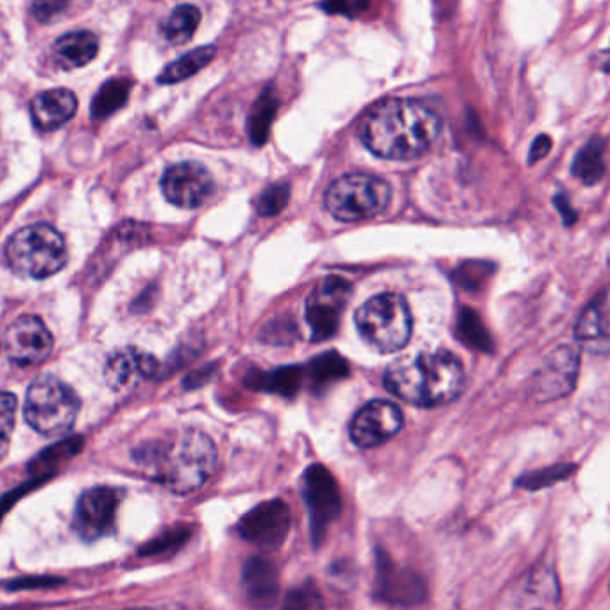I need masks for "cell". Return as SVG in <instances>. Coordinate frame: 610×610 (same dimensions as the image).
I'll return each mask as SVG.
<instances>
[{
  "label": "cell",
  "instance_id": "6da1fadb",
  "mask_svg": "<svg viewBox=\"0 0 610 610\" xmlns=\"http://www.w3.org/2000/svg\"><path fill=\"white\" fill-rule=\"evenodd\" d=\"M441 115L421 100L388 99L372 106L358 128L363 145L385 159H414L432 149Z\"/></svg>",
  "mask_w": 610,
  "mask_h": 610
},
{
  "label": "cell",
  "instance_id": "7a4b0ae2",
  "mask_svg": "<svg viewBox=\"0 0 610 610\" xmlns=\"http://www.w3.org/2000/svg\"><path fill=\"white\" fill-rule=\"evenodd\" d=\"M388 393L416 407H441L461 396L466 374L461 360L447 351L402 358L385 372Z\"/></svg>",
  "mask_w": 610,
  "mask_h": 610
},
{
  "label": "cell",
  "instance_id": "3957f363",
  "mask_svg": "<svg viewBox=\"0 0 610 610\" xmlns=\"http://www.w3.org/2000/svg\"><path fill=\"white\" fill-rule=\"evenodd\" d=\"M140 455V462L153 469L156 480L175 494L198 491L217 466L215 444L201 432H187L172 441L145 446Z\"/></svg>",
  "mask_w": 610,
  "mask_h": 610
},
{
  "label": "cell",
  "instance_id": "277c9868",
  "mask_svg": "<svg viewBox=\"0 0 610 610\" xmlns=\"http://www.w3.org/2000/svg\"><path fill=\"white\" fill-rule=\"evenodd\" d=\"M4 256L8 267L19 276L49 278L65 267L67 243L49 224H31L11 235Z\"/></svg>",
  "mask_w": 610,
  "mask_h": 610
},
{
  "label": "cell",
  "instance_id": "5b68a950",
  "mask_svg": "<svg viewBox=\"0 0 610 610\" xmlns=\"http://www.w3.org/2000/svg\"><path fill=\"white\" fill-rule=\"evenodd\" d=\"M358 333L371 348L396 352L412 337V313L399 294H380L369 299L355 313Z\"/></svg>",
  "mask_w": 610,
  "mask_h": 610
},
{
  "label": "cell",
  "instance_id": "8992f818",
  "mask_svg": "<svg viewBox=\"0 0 610 610\" xmlns=\"http://www.w3.org/2000/svg\"><path fill=\"white\" fill-rule=\"evenodd\" d=\"M80 397L55 374H41L31 383L25 396V421L45 436H60L74 427Z\"/></svg>",
  "mask_w": 610,
  "mask_h": 610
},
{
  "label": "cell",
  "instance_id": "52a82bcc",
  "mask_svg": "<svg viewBox=\"0 0 610 610\" xmlns=\"http://www.w3.org/2000/svg\"><path fill=\"white\" fill-rule=\"evenodd\" d=\"M391 187L380 176L351 172L335 179L324 194V206L340 223L376 217L391 203Z\"/></svg>",
  "mask_w": 610,
  "mask_h": 610
},
{
  "label": "cell",
  "instance_id": "ba28073f",
  "mask_svg": "<svg viewBox=\"0 0 610 610\" xmlns=\"http://www.w3.org/2000/svg\"><path fill=\"white\" fill-rule=\"evenodd\" d=\"M351 294V284L337 274L327 276L313 288L307 299V323L312 332V343L327 340L337 333Z\"/></svg>",
  "mask_w": 610,
  "mask_h": 610
},
{
  "label": "cell",
  "instance_id": "9c48e42d",
  "mask_svg": "<svg viewBox=\"0 0 610 610\" xmlns=\"http://www.w3.org/2000/svg\"><path fill=\"white\" fill-rule=\"evenodd\" d=\"M303 497L312 523L313 541L319 545L326 536L327 526L332 525L343 511L337 481L326 467L321 464L308 467L303 477Z\"/></svg>",
  "mask_w": 610,
  "mask_h": 610
},
{
  "label": "cell",
  "instance_id": "30bf717a",
  "mask_svg": "<svg viewBox=\"0 0 610 610\" xmlns=\"http://www.w3.org/2000/svg\"><path fill=\"white\" fill-rule=\"evenodd\" d=\"M52 333L35 315H22L4 332V355L19 368H33L44 362L52 351Z\"/></svg>",
  "mask_w": 610,
  "mask_h": 610
},
{
  "label": "cell",
  "instance_id": "8fae6325",
  "mask_svg": "<svg viewBox=\"0 0 610 610\" xmlns=\"http://www.w3.org/2000/svg\"><path fill=\"white\" fill-rule=\"evenodd\" d=\"M292 523L290 506L282 500H268L254 506L240 519L239 534L263 550H276L284 545Z\"/></svg>",
  "mask_w": 610,
  "mask_h": 610
},
{
  "label": "cell",
  "instance_id": "7c38bea8",
  "mask_svg": "<svg viewBox=\"0 0 610 610\" xmlns=\"http://www.w3.org/2000/svg\"><path fill=\"white\" fill-rule=\"evenodd\" d=\"M214 178L198 162H183L165 170L162 192L178 208L194 210L214 195Z\"/></svg>",
  "mask_w": 610,
  "mask_h": 610
},
{
  "label": "cell",
  "instance_id": "4fadbf2b",
  "mask_svg": "<svg viewBox=\"0 0 610 610\" xmlns=\"http://www.w3.org/2000/svg\"><path fill=\"white\" fill-rule=\"evenodd\" d=\"M403 427V414L399 408L391 402H376L363 405L355 417H352L349 435L358 447L382 446L391 441Z\"/></svg>",
  "mask_w": 610,
  "mask_h": 610
},
{
  "label": "cell",
  "instance_id": "5bb4252c",
  "mask_svg": "<svg viewBox=\"0 0 610 610\" xmlns=\"http://www.w3.org/2000/svg\"><path fill=\"white\" fill-rule=\"evenodd\" d=\"M122 494L113 487H94L80 498L75 506L74 526L85 539H99L113 530L115 516Z\"/></svg>",
  "mask_w": 610,
  "mask_h": 610
},
{
  "label": "cell",
  "instance_id": "9a60e30c",
  "mask_svg": "<svg viewBox=\"0 0 610 610\" xmlns=\"http://www.w3.org/2000/svg\"><path fill=\"white\" fill-rule=\"evenodd\" d=\"M503 610H559V584L553 570L534 567L506 595Z\"/></svg>",
  "mask_w": 610,
  "mask_h": 610
},
{
  "label": "cell",
  "instance_id": "2e32d148",
  "mask_svg": "<svg viewBox=\"0 0 610 610\" xmlns=\"http://www.w3.org/2000/svg\"><path fill=\"white\" fill-rule=\"evenodd\" d=\"M376 595L393 606L412 607L427 598V586L414 571L397 567L388 557L380 555Z\"/></svg>",
  "mask_w": 610,
  "mask_h": 610
},
{
  "label": "cell",
  "instance_id": "e0dca14e",
  "mask_svg": "<svg viewBox=\"0 0 610 610\" xmlns=\"http://www.w3.org/2000/svg\"><path fill=\"white\" fill-rule=\"evenodd\" d=\"M158 360L151 352L130 346L115 351L108 358L105 366V380L111 391L122 393L144 380H151L158 372Z\"/></svg>",
  "mask_w": 610,
  "mask_h": 610
},
{
  "label": "cell",
  "instance_id": "ac0fdd59",
  "mask_svg": "<svg viewBox=\"0 0 610 610\" xmlns=\"http://www.w3.org/2000/svg\"><path fill=\"white\" fill-rule=\"evenodd\" d=\"M578 374V355L576 349L561 348L551 355L545 368L537 372L534 382V396L539 402H553L567 396L575 387Z\"/></svg>",
  "mask_w": 610,
  "mask_h": 610
},
{
  "label": "cell",
  "instance_id": "d6986e66",
  "mask_svg": "<svg viewBox=\"0 0 610 610\" xmlns=\"http://www.w3.org/2000/svg\"><path fill=\"white\" fill-rule=\"evenodd\" d=\"M243 589L248 600L256 610H268L278 598L279 576L273 562L253 557L242 571Z\"/></svg>",
  "mask_w": 610,
  "mask_h": 610
},
{
  "label": "cell",
  "instance_id": "ffe728a7",
  "mask_svg": "<svg viewBox=\"0 0 610 610\" xmlns=\"http://www.w3.org/2000/svg\"><path fill=\"white\" fill-rule=\"evenodd\" d=\"M77 111V99L70 89H49L31 103L33 124L40 131H55L67 124Z\"/></svg>",
  "mask_w": 610,
  "mask_h": 610
},
{
  "label": "cell",
  "instance_id": "44dd1931",
  "mask_svg": "<svg viewBox=\"0 0 610 610\" xmlns=\"http://www.w3.org/2000/svg\"><path fill=\"white\" fill-rule=\"evenodd\" d=\"M99 52V38L89 31H75L61 36L52 45V55L61 69L75 70L88 65Z\"/></svg>",
  "mask_w": 610,
  "mask_h": 610
},
{
  "label": "cell",
  "instance_id": "7402d4cb",
  "mask_svg": "<svg viewBox=\"0 0 610 610\" xmlns=\"http://www.w3.org/2000/svg\"><path fill=\"white\" fill-rule=\"evenodd\" d=\"M576 338L589 348H607L610 344V304L596 299L584 310L576 324Z\"/></svg>",
  "mask_w": 610,
  "mask_h": 610
},
{
  "label": "cell",
  "instance_id": "603a6c76",
  "mask_svg": "<svg viewBox=\"0 0 610 610\" xmlns=\"http://www.w3.org/2000/svg\"><path fill=\"white\" fill-rule=\"evenodd\" d=\"M201 22V11L192 4H181L159 22V31L169 44L183 45L192 40Z\"/></svg>",
  "mask_w": 610,
  "mask_h": 610
},
{
  "label": "cell",
  "instance_id": "cb8c5ba5",
  "mask_svg": "<svg viewBox=\"0 0 610 610\" xmlns=\"http://www.w3.org/2000/svg\"><path fill=\"white\" fill-rule=\"evenodd\" d=\"M214 45H206V47H199V49L190 50L187 55L181 56L175 63L165 67L164 72L159 74V85H175L179 81L189 80L192 75L198 74L199 70L210 65L215 58Z\"/></svg>",
  "mask_w": 610,
  "mask_h": 610
},
{
  "label": "cell",
  "instance_id": "d4e9b609",
  "mask_svg": "<svg viewBox=\"0 0 610 610\" xmlns=\"http://www.w3.org/2000/svg\"><path fill=\"white\" fill-rule=\"evenodd\" d=\"M603 151H606V145L601 140H590L589 144L576 154L573 175L586 184L598 183L606 176Z\"/></svg>",
  "mask_w": 610,
  "mask_h": 610
},
{
  "label": "cell",
  "instance_id": "484cf974",
  "mask_svg": "<svg viewBox=\"0 0 610 610\" xmlns=\"http://www.w3.org/2000/svg\"><path fill=\"white\" fill-rule=\"evenodd\" d=\"M131 83L125 80H111L106 85L100 86L99 92L92 103V117L94 119H106L113 115L117 109L125 105L130 97Z\"/></svg>",
  "mask_w": 610,
  "mask_h": 610
},
{
  "label": "cell",
  "instance_id": "4316f807",
  "mask_svg": "<svg viewBox=\"0 0 610 610\" xmlns=\"http://www.w3.org/2000/svg\"><path fill=\"white\" fill-rule=\"evenodd\" d=\"M576 471L575 464H557V466L545 467L539 471H531L528 475H523L517 480V486L525 487L528 491H536V489H545V487L555 486L559 481H564Z\"/></svg>",
  "mask_w": 610,
  "mask_h": 610
},
{
  "label": "cell",
  "instance_id": "83f0119b",
  "mask_svg": "<svg viewBox=\"0 0 610 610\" xmlns=\"http://www.w3.org/2000/svg\"><path fill=\"white\" fill-rule=\"evenodd\" d=\"M301 387V369L284 368L274 371L273 374H262L256 388H265L282 396H294Z\"/></svg>",
  "mask_w": 610,
  "mask_h": 610
},
{
  "label": "cell",
  "instance_id": "f1b7e54d",
  "mask_svg": "<svg viewBox=\"0 0 610 610\" xmlns=\"http://www.w3.org/2000/svg\"><path fill=\"white\" fill-rule=\"evenodd\" d=\"M458 333H461V338L467 346L480 349V351L491 349L489 333L486 332V327L481 326L477 313L471 312V310L462 312L461 319H458Z\"/></svg>",
  "mask_w": 610,
  "mask_h": 610
},
{
  "label": "cell",
  "instance_id": "f546056e",
  "mask_svg": "<svg viewBox=\"0 0 610 610\" xmlns=\"http://www.w3.org/2000/svg\"><path fill=\"white\" fill-rule=\"evenodd\" d=\"M288 195H290V187L285 183L271 184L267 190H263L260 198L256 199V212L262 217H274L287 206Z\"/></svg>",
  "mask_w": 610,
  "mask_h": 610
},
{
  "label": "cell",
  "instance_id": "4dcf8cb0",
  "mask_svg": "<svg viewBox=\"0 0 610 610\" xmlns=\"http://www.w3.org/2000/svg\"><path fill=\"white\" fill-rule=\"evenodd\" d=\"M312 374L313 380H318L319 383L332 382V380H338L348 374V363L344 362L343 358L335 352L323 355L318 360H313Z\"/></svg>",
  "mask_w": 610,
  "mask_h": 610
},
{
  "label": "cell",
  "instance_id": "1f68e13d",
  "mask_svg": "<svg viewBox=\"0 0 610 610\" xmlns=\"http://www.w3.org/2000/svg\"><path fill=\"white\" fill-rule=\"evenodd\" d=\"M323 609V601L319 590L312 584H304V586L296 587L290 590L285 601L284 610H321Z\"/></svg>",
  "mask_w": 610,
  "mask_h": 610
},
{
  "label": "cell",
  "instance_id": "d6a6232c",
  "mask_svg": "<svg viewBox=\"0 0 610 610\" xmlns=\"http://www.w3.org/2000/svg\"><path fill=\"white\" fill-rule=\"evenodd\" d=\"M274 99L273 97H262L256 105V111L253 113V122H251V134L256 145H262L267 139L268 124L274 117Z\"/></svg>",
  "mask_w": 610,
  "mask_h": 610
},
{
  "label": "cell",
  "instance_id": "836d02e7",
  "mask_svg": "<svg viewBox=\"0 0 610 610\" xmlns=\"http://www.w3.org/2000/svg\"><path fill=\"white\" fill-rule=\"evenodd\" d=\"M16 397L11 393L2 394L0 402V439H2V455L8 452L11 430L15 427Z\"/></svg>",
  "mask_w": 610,
  "mask_h": 610
},
{
  "label": "cell",
  "instance_id": "e575fe53",
  "mask_svg": "<svg viewBox=\"0 0 610 610\" xmlns=\"http://www.w3.org/2000/svg\"><path fill=\"white\" fill-rule=\"evenodd\" d=\"M69 8V2H35L31 5V11H33L36 21L50 24V22L61 19V15H65Z\"/></svg>",
  "mask_w": 610,
  "mask_h": 610
},
{
  "label": "cell",
  "instance_id": "d590c367",
  "mask_svg": "<svg viewBox=\"0 0 610 610\" xmlns=\"http://www.w3.org/2000/svg\"><path fill=\"white\" fill-rule=\"evenodd\" d=\"M551 149V140L542 134L539 139H536V142L531 144L530 149V164H536L539 159L545 158L546 154L550 153Z\"/></svg>",
  "mask_w": 610,
  "mask_h": 610
},
{
  "label": "cell",
  "instance_id": "8d00e7d4",
  "mask_svg": "<svg viewBox=\"0 0 610 610\" xmlns=\"http://www.w3.org/2000/svg\"><path fill=\"white\" fill-rule=\"evenodd\" d=\"M555 201H557V206H559V208H561L562 214H564V218H566V223L567 224L573 223V220H575L576 218L575 212H570V206H567V203L564 204V199L557 198Z\"/></svg>",
  "mask_w": 610,
  "mask_h": 610
},
{
  "label": "cell",
  "instance_id": "74e56055",
  "mask_svg": "<svg viewBox=\"0 0 610 610\" xmlns=\"http://www.w3.org/2000/svg\"><path fill=\"white\" fill-rule=\"evenodd\" d=\"M603 69H606L607 72H610V55L607 56L606 60H603Z\"/></svg>",
  "mask_w": 610,
  "mask_h": 610
},
{
  "label": "cell",
  "instance_id": "f35d334b",
  "mask_svg": "<svg viewBox=\"0 0 610 610\" xmlns=\"http://www.w3.org/2000/svg\"><path fill=\"white\" fill-rule=\"evenodd\" d=\"M124 610H156V609H147V607H145V609H124Z\"/></svg>",
  "mask_w": 610,
  "mask_h": 610
}]
</instances>
